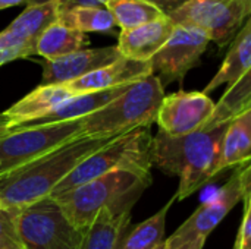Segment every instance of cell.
Returning a JSON list of instances; mask_svg holds the SVG:
<instances>
[{
    "label": "cell",
    "instance_id": "obj_1",
    "mask_svg": "<svg viewBox=\"0 0 251 249\" xmlns=\"http://www.w3.org/2000/svg\"><path fill=\"white\" fill-rule=\"evenodd\" d=\"M115 138H76L0 175V208H22L51 195L71 170Z\"/></svg>",
    "mask_w": 251,
    "mask_h": 249
},
{
    "label": "cell",
    "instance_id": "obj_2",
    "mask_svg": "<svg viewBox=\"0 0 251 249\" xmlns=\"http://www.w3.org/2000/svg\"><path fill=\"white\" fill-rule=\"evenodd\" d=\"M226 128L228 123H224L182 136H169L157 131L151 138V166L179 178L176 200H185L215 179L219 145Z\"/></svg>",
    "mask_w": 251,
    "mask_h": 249
},
{
    "label": "cell",
    "instance_id": "obj_3",
    "mask_svg": "<svg viewBox=\"0 0 251 249\" xmlns=\"http://www.w3.org/2000/svg\"><path fill=\"white\" fill-rule=\"evenodd\" d=\"M163 97V85L153 73L132 82L115 100L82 117L81 138H112L151 126Z\"/></svg>",
    "mask_w": 251,
    "mask_h": 249
},
{
    "label": "cell",
    "instance_id": "obj_4",
    "mask_svg": "<svg viewBox=\"0 0 251 249\" xmlns=\"http://www.w3.org/2000/svg\"><path fill=\"white\" fill-rule=\"evenodd\" d=\"M150 182V172L116 170L50 197L59 204L66 219L76 229L84 230L103 208L138 197Z\"/></svg>",
    "mask_w": 251,
    "mask_h": 249
},
{
    "label": "cell",
    "instance_id": "obj_5",
    "mask_svg": "<svg viewBox=\"0 0 251 249\" xmlns=\"http://www.w3.org/2000/svg\"><path fill=\"white\" fill-rule=\"evenodd\" d=\"M151 138L153 135L150 132V126H141L112 139L71 170L68 176L53 189L51 195L74 189L88 181L116 170L150 172Z\"/></svg>",
    "mask_w": 251,
    "mask_h": 249
},
{
    "label": "cell",
    "instance_id": "obj_6",
    "mask_svg": "<svg viewBox=\"0 0 251 249\" xmlns=\"http://www.w3.org/2000/svg\"><path fill=\"white\" fill-rule=\"evenodd\" d=\"M250 164L237 167L229 181L212 201L203 203L168 239L166 249H203L209 235L228 213L247 195H251Z\"/></svg>",
    "mask_w": 251,
    "mask_h": 249
},
{
    "label": "cell",
    "instance_id": "obj_7",
    "mask_svg": "<svg viewBox=\"0 0 251 249\" xmlns=\"http://www.w3.org/2000/svg\"><path fill=\"white\" fill-rule=\"evenodd\" d=\"M82 119L12 129L0 138V175L81 138Z\"/></svg>",
    "mask_w": 251,
    "mask_h": 249
},
{
    "label": "cell",
    "instance_id": "obj_8",
    "mask_svg": "<svg viewBox=\"0 0 251 249\" xmlns=\"http://www.w3.org/2000/svg\"><path fill=\"white\" fill-rule=\"evenodd\" d=\"M16 227L24 249H78L84 232L66 219L50 195L22 207Z\"/></svg>",
    "mask_w": 251,
    "mask_h": 249
},
{
    "label": "cell",
    "instance_id": "obj_9",
    "mask_svg": "<svg viewBox=\"0 0 251 249\" xmlns=\"http://www.w3.org/2000/svg\"><path fill=\"white\" fill-rule=\"evenodd\" d=\"M251 13V0H190L168 15L174 25L196 26L210 41L226 45Z\"/></svg>",
    "mask_w": 251,
    "mask_h": 249
},
{
    "label": "cell",
    "instance_id": "obj_10",
    "mask_svg": "<svg viewBox=\"0 0 251 249\" xmlns=\"http://www.w3.org/2000/svg\"><path fill=\"white\" fill-rule=\"evenodd\" d=\"M210 38L196 26L175 25L163 47L150 59L151 72L162 85L182 81L185 75L200 62Z\"/></svg>",
    "mask_w": 251,
    "mask_h": 249
},
{
    "label": "cell",
    "instance_id": "obj_11",
    "mask_svg": "<svg viewBox=\"0 0 251 249\" xmlns=\"http://www.w3.org/2000/svg\"><path fill=\"white\" fill-rule=\"evenodd\" d=\"M59 21V0L29 4L13 22L0 32V66L35 54L38 37Z\"/></svg>",
    "mask_w": 251,
    "mask_h": 249
},
{
    "label": "cell",
    "instance_id": "obj_12",
    "mask_svg": "<svg viewBox=\"0 0 251 249\" xmlns=\"http://www.w3.org/2000/svg\"><path fill=\"white\" fill-rule=\"evenodd\" d=\"M215 109L213 100L203 91H176L162 98L154 122L169 136H182L200 131Z\"/></svg>",
    "mask_w": 251,
    "mask_h": 249
},
{
    "label": "cell",
    "instance_id": "obj_13",
    "mask_svg": "<svg viewBox=\"0 0 251 249\" xmlns=\"http://www.w3.org/2000/svg\"><path fill=\"white\" fill-rule=\"evenodd\" d=\"M122 56L116 45L100 48H82L54 60L43 63V78L40 85L69 84L103 66H107Z\"/></svg>",
    "mask_w": 251,
    "mask_h": 249
},
{
    "label": "cell",
    "instance_id": "obj_14",
    "mask_svg": "<svg viewBox=\"0 0 251 249\" xmlns=\"http://www.w3.org/2000/svg\"><path fill=\"white\" fill-rule=\"evenodd\" d=\"M74 95L76 94L69 88L68 84L38 85L24 98H21L7 110H4L0 117L4 120L9 129L26 126L44 117L47 113H50L53 109H56L59 104Z\"/></svg>",
    "mask_w": 251,
    "mask_h": 249
},
{
    "label": "cell",
    "instance_id": "obj_15",
    "mask_svg": "<svg viewBox=\"0 0 251 249\" xmlns=\"http://www.w3.org/2000/svg\"><path fill=\"white\" fill-rule=\"evenodd\" d=\"M137 198H128L103 208L84 229L78 249H118L129 226L131 207Z\"/></svg>",
    "mask_w": 251,
    "mask_h": 249
},
{
    "label": "cell",
    "instance_id": "obj_16",
    "mask_svg": "<svg viewBox=\"0 0 251 249\" xmlns=\"http://www.w3.org/2000/svg\"><path fill=\"white\" fill-rule=\"evenodd\" d=\"M174 22L163 16L157 21L140 25L132 29L121 31L118 37V51L122 57L150 62V59L163 47L174 31Z\"/></svg>",
    "mask_w": 251,
    "mask_h": 249
},
{
    "label": "cell",
    "instance_id": "obj_17",
    "mask_svg": "<svg viewBox=\"0 0 251 249\" xmlns=\"http://www.w3.org/2000/svg\"><path fill=\"white\" fill-rule=\"evenodd\" d=\"M151 73L150 62H137L121 57L107 66H103L76 81L69 82L68 85L75 94H82L128 85Z\"/></svg>",
    "mask_w": 251,
    "mask_h": 249
},
{
    "label": "cell",
    "instance_id": "obj_18",
    "mask_svg": "<svg viewBox=\"0 0 251 249\" xmlns=\"http://www.w3.org/2000/svg\"><path fill=\"white\" fill-rule=\"evenodd\" d=\"M251 158V110L240 114L228 123L221 139L215 176L225 169L250 164Z\"/></svg>",
    "mask_w": 251,
    "mask_h": 249
},
{
    "label": "cell",
    "instance_id": "obj_19",
    "mask_svg": "<svg viewBox=\"0 0 251 249\" xmlns=\"http://www.w3.org/2000/svg\"><path fill=\"white\" fill-rule=\"evenodd\" d=\"M128 85H122V87H116V88H109V90H103V91H93V92H82V94H76L71 98H68L66 101H63L62 104H59L56 109H53L50 113H47L44 117L26 125V126H34V125H46V123H54V122H66V120H75V119H82L94 112H97L99 109H101L103 106H106L107 103H110L112 100H115L118 95H121L124 91H126ZM22 128V126H21Z\"/></svg>",
    "mask_w": 251,
    "mask_h": 249
},
{
    "label": "cell",
    "instance_id": "obj_20",
    "mask_svg": "<svg viewBox=\"0 0 251 249\" xmlns=\"http://www.w3.org/2000/svg\"><path fill=\"white\" fill-rule=\"evenodd\" d=\"M251 68V22L247 19L241 29L234 37L228 54L218 70V73L212 78V81L204 88V94L209 95L210 91L216 90L218 87L226 84L231 87L240 78H243Z\"/></svg>",
    "mask_w": 251,
    "mask_h": 249
},
{
    "label": "cell",
    "instance_id": "obj_21",
    "mask_svg": "<svg viewBox=\"0 0 251 249\" xmlns=\"http://www.w3.org/2000/svg\"><path fill=\"white\" fill-rule=\"evenodd\" d=\"M88 38L85 34L62 25L59 21L47 26L37 40L35 54L46 60H54L66 54L85 48Z\"/></svg>",
    "mask_w": 251,
    "mask_h": 249
},
{
    "label": "cell",
    "instance_id": "obj_22",
    "mask_svg": "<svg viewBox=\"0 0 251 249\" xmlns=\"http://www.w3.org/2000/svg\"><path fill=\"white\" fill-rule=\"evenodd\" d=\"M251 110V72H247L235 84L228 87L219 103L215 104L213 113L201 129H212Z\"/></svg>",
    "mask_w": 251,
    "mask_h": 249
},
{
    "label": "cell",
    "instance_id": "obj_23",
    "mask_svg": "<svg viewBox=\"0 0 251 249\" xmlns=\"http://www.w3.org/2000/svg\"><path fill=\"white\" fill-rule=\"evenodd\" d=\"M175 195L150 219L137 225L128 235H125L118 249H154L165 241L166 214L171 210Z\"/></svg>",
    "mask_w": 251,
    "mask_h": 249
},
{
    "label": "cell",
    "instance_id": "obj_24",
    "mask_svg": "<svg viewBox=\"0 0 251 249\" xmlns=\"http://www.w3.org/2000/svg\"><path fill=\"white\" fill-rule=\"evenodd\" d=\"M104 7L110 12L115 23L122 31L132 29L166 16L160 9L146 0H107Z\"/></svg>",
    "mask_w": 251,
    "mask_h": 249
},
{
    "label": "cell",
    "instance_id": "obj_25",
    "mask_svg": "<svg viewBox=\"0 0 251 249\" xmlns=\"http://www.w3.org/2000/svg\"><path fill=\"white\" fill-rule=\"evenodd\" d=\"M59 22L71 29L87 32H107L116 23L106 7H72L59 13Z\"/></svg>",
    "mask_w": 251,
    "mask_h": 249
},
{
    "label": "cell",
    "instance_id": "obj_26",
    "mask_svg": "<svg viewBox=\"0 0 251 249\" xmlns=\"http://www.w3.org/2000/svg\"><path fill=\"white\" fill-rule=\"evenodd\" d=\"M21 208H0V249H24L18 235V214Z\"/></svg>",
    "mask_w": 251,
    "mask_h": 249
},
{
    "label": "cell",
    "instance_id": "obj_27",
    "mask_svg": "<svg viewBox=\"0 0 251 249\" xmlns=\"http://www.w3.org/2000/svg\"><path fill=\"white\" fill-rule=\"evenodd\" d=\"M243 203H244V214L238 229L234 249H251V195H247L243 200Z\"/></svg>",
    "mask_w": 251,
    "mask_h": 249
},
{
    "label": "cell",
    "instance_id": "obj_28",
    "mask_svg": "<svg viewBox=\"0 0 251 249\" xmlns=\"http://www.w3.org/2000/svg\"><path fill=\"white\" fill-rule=\"evenodd\" d=\"M107 0H59V13L72 7H104Z\"/></svg>",
    "mask_w": 251,
    "mask_h": 249
},
{
    "label": "cell",
    "instance_id": "obj_29",
    "mask_svg": "<svg viewBox=\"0 0 251 249\" xmlns=\"http://www.w3.org/2000/svg\"><path fill=\"white\" fill-rule=\"evenodd\" d=\"M149 3H151L153 6H156L157 9H160L166 16L171 15L172 12L178 10L181 6H184L187 1L190 0H146Z\"/></svg>",
    "mask_w": 251,
    "mask_h": 249
},
{
    "label": "cell",
    "instance_id": "obj_30",
    "mask_svg": "<svg viewBox=\"0 0 251 249\" xmlns=\"http://www.w3.org/2000/svg\"><path fill=\"white\" fill-rule=\"evenodd\" d=\"M28 1H31V0H0V10L12 7V6L24 4V3H28Z\"/></svg>",
    "mask_w": 251,
    "mask_h": 249
},
{
    "label": "cell",
    "instance_id": "obj_31",
    "mask_svg": "<svg viewBox=\"0 0 251 249\" xmlns=\"http://www.w3.org/2000/svg\"><path fill=\"white\" fill-rule=\"evenodd\" d=\"M10 131H12V129H9V128L6 126V123H4V122H3V123H0V138H1V136H4L6 134H9Z\"/></svg>",
    "mask_w": 251,
    "mask_h": 249
},
{
    "label": "cell",
    "instance_id": "obj_32",
    "mask_svg": "<svg viewBox=\"0 0 251 249\" xmlns=\"http://www.w3.org/2000/svg\"><path fill=\"white\" fill-rule=\"evenodd\" d=\"M154 249H166V247H165V241H163V242H162V244H160L159 247H156Z\"/></svg>",
    "mask_w": 251,
    "mask_h": 249
},
{
    "label": "cell",
    "instance_id": "obj_33",
    "mask_svg": "<svg viewBox=\"0 0 251 249\" xmlns=\"http://www.w3.org/2000/svg\"><path fill=\"white\" fill-rule=\"evenodd\" d=\"M3 122H4V120H3V119H1V117H0V123H3Z\"/></svg>",
    "mask_w": 251,
    "mask_h": 249
}]
</instances>
